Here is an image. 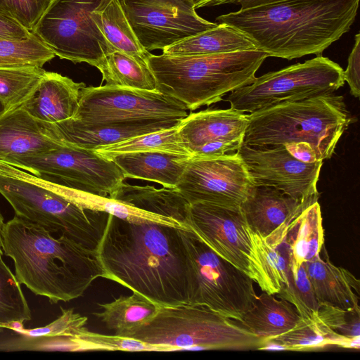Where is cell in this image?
<instances>
[{
	"mask_svg": "<svg viewBox=\"0 0 360 360\" xmlns=\"http://www.w3.org/2000/svg\"><path fill=\"white\" fill-rule=\"evenodd\" d=\"M96 252L101 278L162 307L188 304L186 255L179 228L108 214Z\"/></svg>",
	"mask_w": 360,
	"mask_h": 360,
	"instance_id": "1",
	"label": "cell"
},
{
	"mask_svg": "<svg viewBox=\"0 0 360 360\" xmlns=\"http://www.w3.org/2000/svg\"><path fill=\"white\" fill-rule=\"evenodd\" d=\"M359 0H285L216 18L245 35L268 56L321 55L354 23Z\"/></svg>",
	"mask_w": 360,
	"mask_h": 360,
	"instance_id": "2",
	"label": "cell"
},
{
	"mask_svg": "<svg viewBox=\"0 0 360 360\" xmlns=\"http://www.w3.org/2000/svg\"><path fill=\"white\" fill-rule=\"evenodd\" d=\"M1 248L14 264L15 276L51 304L82 296L102 276L96 252L16 215L1 230Z\"/></svg>",
	"mask_w": 360,
	"mask_h": 360,
	"instance_id": "3",
	"label": "cell"
},
{
	"mask_svg": "<svg viewBox=\"0 0 360 360\" xmlns=\"http://www.w3.org/2000/svg\"><path fill=\"white\" fill-rule=\"evenodd\" d=\"M268 55L252 49L199 56L150 54L156 89L194 110L252 84Z\"/></svg>",
	"mask_w": 360,
	"mask_h": 360,
	"instance_id": "4",
	"label": "cell"
},
{
	"mask_svg": "<svg viewBox=\"0 0 360 360\" xmlns=\"http://www.w3.org/2000/svg\"><path fill=\"white\" fill-rule=\"evenodd\" d=\"M351 122L343 96L335 93L284 101L250 113L243 143L265 146L305 142L323 160L333 156Z\"/></svg>",
	"mask_w": 360,
	"mask_h": 360,
	"instance_id": "5",
	"label": "cell"
},
{
	"mask_svg": "<svg viewBox=\"0 0 360 360\" xmlns=\"http://www.w3.org/2000/svg\"><path fill=\"white\" fill-rule=\"evenodd\" d=\"M0 194L16 216L96 250L108 214L75 204L63 186L0 162Z\"/></svg>",
	"mask_w": 360,
	"mask_h": 360,
	"instance_id": "6",
	"label": "cell"
},
{
	"mask_svg": "<svg viewBox=\"0 0 360 360\" xmlns=\"http://www.w3.org/2000/svg\"><path fill=\"white\" fill-rule=\"evenodd\" d=\"M125 338L180 350H261L264 340L238 321L205 305L184 304L161 307L149 321Z\"/></svg>",
	"mask_w": 360,
	"mask_h": 360,
	"instance_id": "7",
	"label": "cell"
},
{
	"mask_svg": "<svg viewBox=\"0 0 360 360\" xmlns=\"http://www.w3.org/2000/svg\"><path fill=\"white\" fill-rule=\"evenodd\" d=\"M186 255L188 304L240 321L257 297L253 281L191 229H179Z\"/></svg>",
	"mask_w": 360,
	"mask_h": 360,
	"instance_id": "8",
	"label": "cell"
},
{
	"mask_svg": "<svg viewBox=\"0 0 360 360\" xmlns=\"http://www.w3.org/2000/svg\"><path fill=\"white\" fill-rule=\"evenodd\" d=\"M343 69L322 55L304 63L269 72L244 87L231 92V108L253 112L284 101L333 94L345 84Z\"/></svg>",
	"mask_w": 360,
	"mask_h": 360,
	"instance_id": "9",
	"label": "cell"
},
{
	"mask_svg": "<svg viewBox=\"0 0 360 360\" xmlns=\"http://www.w3.org/2000/svg\"><path fill=\"white\" fill-rule=\"evenodd\" d=\"M187 225L217 255L248 275L263 292L271 294L257 234L250 228L240 207L190 204Z\"/></svg>",
	"mask_w": 360,
	"mask_h": 360,
	"instance_id": "10",
	"label": "cell"
},
{
	"mask_svg": "<svg viewBox=\"0 0 360 360\" xmlns=\"http://www.w3.org/2000/svg\"><path fill=\"white\" fill-rule=\"evenodd\" d=\"M3 162L52 184L101 196H109L125 179L112 160L94 150L65 145L37 155L8 158Z\"/></svg>",
	"mask_w": 360,
	"mask_h": 360,
	"instance_id": "11",
	"label": "cell"
},
{
	"mask_svg": "<svg viewBox=\"0 0 360 360\" xmlns=\"http://www.w3.org/2000/svg\"><path fill=\"white\" fill-rule=\"evenodd\" d=\"M101 0H52L33 33L60 59L96 67L115 51L91 13Z\"/></svg>",
	"mask_w": 360,
	"mask_h": 360,
	"instance_id": "12",
	"label": "cell"
},
{
	"mask_svg": "<svg viewBox=\"0 0 360 360\" xmlns=\"http://www.w3.org/2000/svg\"><path fill=\"white\" fill-rule=\"evenodd\" d=\"M181 103L160 92L118 86H85L72 117L87 122L141 120H182Z\"/></svg>",
	"mask_w": 360,
	"mask_h": 360,
	"instance_id": "13",
	"label": "cell"
},
{
	"mask_svg": "<svg viewBox=\"0 0 360 360\" xmlns=\"http://www.w3.org/2000/svg\"><path fill=\"white\" fill-rule=\"evenodd\" d=\"M142 46L162 51L217 25L200 17L193 0H120Z\"/></svg>",
	"mask_w": 360,
	"mask_h": 360,
	"instance_id": "14",
	"label": "cell"
},
{
	"mask_svg": "<svg viewBox=\"0 0 360 360\" xmlns=\"http://www.w3.org/2000/svg\"><path fill=\"white\" fill-rule=\"evenodd\" d=\"M254 184L237 152L215 158L191 157L176 188L189 204L240 208Z\"/></svg>",
	"mask_w": 360,
	"mask_h": 360,
	"instance_id": "15",
	"label": "cell"
},
{
	"mask_svg": "<svg viewBox=\"0 0 360 360\" xmlns=\"http://www.w3.org/2000/svg\"><path fill=\"white\" fill-rule=\"evenodd\" d=\"M236 152L254 185L274 187L308 204L319 198L316 184L323 161L302 162L283 145L252 146L243 143Z\"/></svg>",
	"mask_w": 360,
	"mask_h": 360,
	"instance_id": "16",
	"label": "cell"
},
{
	"mask_svg": "<svg viewBox=\"0 0 360 360\" xmlns=\"http://www.w3.org/2000/svg\"><path fill=\"white\" fill-rule=\"evenodd\" d=\"M181 121L141 120L87 122L70 118L56 123L39 122L45 134L58 143L94 150L137 136L174 128L179 126Z\"/></svg>",
	"mask_w": 360,
	"mask_h": 360,
	"instance_id": "17",
	"label": "cell"
},
{
	"mask_svg": "<svg viewBox=\"0 0 360 360\" xmlns=\"http://www.w3.org/2000/svg\"><path fill=\"white\" fill-rule=\"evenodd\" d=\"M248 124V115L233 110H205L191 113L178 126V133L192 155L198 147L221 141L240 146Z\"/></svg>",
	"mask_w": 360,
	"mask_h": 360,
	"instance_id": "18",
	"label": "cell"
},
{
	"mask_svg": "<svg viewBox=\"0 0 360 360\" xmlns=\"http://www.w3.org/2000/svg\"><path fill=\"white\" fill-rule=\"evenodd\" d=\"M310 205L274 187L255 185L240 209L252 231L267 238L280 228L288 229L291 221Z\"/></svg>",
	"mask_w": 360,
	"mask_h": 360,
	"instance_id": "19",
	"label": "cell"
},
{
	"mask_svg": "<svg viewBox=\"0 0 360 360\" xmlns=\"http://www.w3.org/2000/svg\"><path fill=\"white\" fill-rule=\"evenodd\" d=\"M85 86L83 82L46 71L32 95L20 108L39 121L61 122L74 116Z\"/></svg>",
	"mask_w": 360,
	"mask_h": 360,
	"instance_id": "20",
	"label": "cell"
},
{
	"mask_svg": "<svg viewBox=\"0 0 360 360\" xmlns=\"http://www.w3.org/2000/svg\"><path fill=\"white\" fill-rule=\"evenodd\" d=\"M64 144L46 136L39 122L21 108L0 112V161L46 153Z\"/></svg>",
	"mask_w": 360,
	"mask_h": 360,
	"instance_id": "21",
	"label": "cell"
},
{
	"mask_svg": "<svg viewBox=\"0 0 360 360\" xmlns=\"http://www.w3.org/2000/svg\"><path fill=\"white\" fill-rule=\"evenodd\" d=\"M320 254L304 264L320 306L328 305L344 310L360 311L359 305V281L349 271L333 264L325 247Z\"/></svg>",
	"mask_w": 360,
	"mask_h": 360,
	"instance_id": "22",
	"label": "cell"
},
{
	"mask_svg": "<svg viewBox=\"0 0 360 360\" xmlns=\"http://www.w3.org/2000/svg\"><path fill=\"white\" fill-rule=\"evenodd\" d=\"M191 157L164 151H142L117 155L110 160L120 167L125 178L175 188Z\"/></svg>",
	"mask_w": 360,
	"mask_h": 360,
	"instance_id": "23",
	"label": "cell"
},
{
	"mask_svg": "<svg viewBox=\"0 0 360 360\" xmlns=\"http://www.w3.org/2000/svg\"><path fill=\"white\" fill-rule=\"evenodd\" d=\"M109 197L141 210L171 218L188 229L190 204L176 188H156L122 182Z\"/></svg>",
	"mask_w": 360,
	"mask_h": 360,
	"instance_id": "24",
	"label": "cell"
},
{
	"mask_svg": "<svg viewBox=\"0 0 360 360\" xmlns=\"http://www.w3.org/2000/svg\"><path fill=\"white\" fill-rule=\"evenodd\" d=\"M300 320L297 310L291 303L264 292L256 297L252 307L243 315L239 323L265 340L290 330Z\"/></svg>",
	"mask_w": 360,
	"mask_h": 360,
	"instance_id": "25",
	"label": "cell"
},
{
	"mask_svg": "<svg viewBox=\"0 0 360 360\" xmlns=\"http://www.w3.org/2000/svg\"><path fill=\"white\" fill-rule=\"evenodd\" d=\"M360 338L347 339L330 331L317 318L301 320L290 330L264 340L262 349L314 351L328 346L359 349Z\"/></svg>",
	"mask_w": 360,
	"mask_h": 360,
	"instance_id": "26",
	"label": "cell"
},
{
	"mask_svg": "<svg viewBox=\"0 0 360 360\" xmlns=\"http://www.w3.org/2000/svg\"><path fill=\"white\" fill-rule=\"evenodd\" d=\"M257 49L242 33L226 24L209 29L165 48L169 56H199Z\"/></svg>",
	"mask_w": 360,
	"mask_h": 360,
	"instance_id": "27",
	"label": "cell"
},
{
	"mask_svg": "<svg viewBox=\"0 0 360 360\" xmlns=\"http://www.w3.org/2000/svg\"><path fill=\"white\" fill-rule=\"evenodd\" d=\"M91 17L107 41L116 50L146 62L150 53L136 37L120 0H101Z\"/></svg>",
	"mask_w": 360,
	"mask_h": 360,
	"instance_id": "28",
	"label": "cell"
},
{
	"mask_svg": "<svg viewBox=\"0 0 360 360\" xmlns=\"http://www.w3.org/2000/svg\"><path fill=\"white\" fill-rule=\"evenodd\" d=\"M132 292L129 296L121 295L110 302L98 304L103 311L94 313L116 335L125 337L151 320L162 307L143 295Z\"/></svg>",
	"mask_w": 360,
	"mask_h": 360,
	"instance_id": "29",
	"label": "cell"
},
{
	"mask_svg": "<svg viewBox=\"0 0 360 360\" xmlns=\"http://www.w3.org/2000/svg\"><path fill=\"white\" fill-rule=\"evenodd\" d=\"M285 241L292 259L301 264L320 254L323 245V229L318 201L305 207L290 223Z\"/></svg>",
	"mask_w": 360,
	"mask_h": 360,
	"instance_id": "30",
	"label": "cell"
},
{
	"mask_svg": "<svg viewBox=\"0 0 360 360\" xmlns=\"http://www.w3.org/2000/svg\"><path fill=\"white\" fill-rule=\"evenodd\" d=\"M105 85L156 90L155 79L146 62L120 51L108 53L96 67Z\"/></svg>",
	"mask_w": 360,
	"mask_h": 360,
	"instance_id": "31",
	"label": "cell"
},
{
	"mask_svg": "<svg viewBox=\"0 0 360 360\" xmlns=\"http://www.w3.org/2000/svg\"><path fill=\"white\" fill-rule=\"evenodd\" d=\"M45 72L37 65H0V103L4 110L19 108L26 101Z\"/></svg>",
	"mask_w": 360,
	"mask_h": 360,
	"instance_id": "32",
	"label": "cell"
},
{
	"mask_svg": "<svg viewBox=\"0 0 360 360\" xmlns=\"http://www.w3.org/2000/svg\"><path fill=\"white\" fill-rule=\"evenodd\" d=\"M94 151L108 160L117 155L142 151H164L191 156L181 140L178 126L101 146Z\"/></svg>",
	"mask_w": 360,
	"mask_h": 360,
	"instance_id": "33",
	"label": "cell"
},
{
	"mask_svg": "<svg viewBox=\"0 0 360 360\" xmlns=\"http://www.w3.org/2000/svg\"><path fill=\"white\" fill-rule=\"evenodd\" d=\"M21 284L0 256V332L6 323L32 319Z\"/></svg>",
	"mask_w": 360,
	"mask_h": 360,
	"instance_id": "34",
	"label": "cell"
},
{
	"mask_svg": "<svg viewBox=\"0 0 360 360\" xmlns=\"http://www.w3.org/2000/svg\"><path fill=\"white\" fill-rule=\"evenodd\" d=\"M276 295L291 303L302 319L316 318L320 305L304 265L295 263L291 256L288 285Z\"/></svg>",
	"mask_w": 360,
	"mask_h": 360,
	"instance_id": "35",
	"label": "cell"
},
{
	"mask_svg": "<svg viewBox=\"0 0 360 360\" xmlns=\"http://www.w3.org/2000/svg\"><path fill=\"white\" fill-rule=\"evenodd\" d=\"M257 243L271 294H276L288 285L290 269L289 246L285 238L280 242L270 243L259 235Z\"/></svg>",
	"mask_w": 360,
	"mask_h": 360,
	"instance_id": "36",
	"label": "cell"
},
{
	"mask_svg": "<svg viewBox=\"0 0 360 360\" xmlns=\"http://www.w3.org/2000/svg\"><path fill=\"white\" fill-rule=\"evenodd\" d=\"M75 339L78 346V352H173L169 347L150 345L116 335L100 334L89 331L86 327L75 335Z\"/></svg>",
	"mask_w": 360,
	"mask_h": 360,
	"instance_id": "37",
	"label": "cell"
},
{
	"mask_svg": "<svg viewBox=\"0 0 360 360\" xmlns=\"http://www.w3.org/2000/svg\"><path fill=\"white\" fill-rule=\"evenodd\" d=\"M55 54L35 34L21 41L0 38V57L18 65H37L41 67L51 60Z\"/></svg>",
	"mask_w": 360,
	"mask_h": 360,
	"instance_id": "38",
	"label": "cell"
},
{
	"mask_svg": "<svg viewBox=\"0 0 360 360\" xmlns=\"http://www.w3.org/2000/svg\"><path fill=\"white\" fill-rule=\"evenodd\" d=\"M318 319L335 334L347 339L360 338V311L320 306Z\"/></svg>",
	"mask_w": 360,
	"mask_h": 360,
	"instance_id": "39",
	"label": "cell"
},
{
	"mask_svg": "<svg viewBox=\"0 0 360 360\" xmlns=\"http://www.w3.org/2000/svg\"><path fill=\"white\" fill-rule=\"evenodd\" d=\"M60 308V316L49 324L34 329L23 328L16 333L27 338L76 335L85 327L88 318L75 313L73 309Z\"/></svg>",
	"mask_w": 360,
	"mask_h": 360,
	"instance_id": "40",
	"label": "cell"
},
{
	"mask_svg": "<svg viewBox=\"0 0 360 360\" xmlns=\"http://www.w3.org/2000/svg\"><path fill=\"white\" fill-rule=\"evenodd\" d=\"M52 0H0V13L34 32Z\"/></svg>",
	"mask_w": 360,
	"mask_h": 360,
	"instance_id": "41",
	"label": "cell"
},
{
	"mask_svg": "<svg viewBox=\"0 0 360 360\" xmlns=\"http://www.w3.org/2000/svg\"><path fill=\"white\" fill-rule=\"evenodd\" d=\"M355 41L348 58L347 68L343 71L345 82H347L350 93L356 98L360 94V34L355 35Z\"/></svg>",
	"mask_w": 360,
	"mask_h": 360,
	"instance_id": "42",
	"label": "cell"
},
{
	"mask_svg": "<svg viewBox=\"0 0 360 360\" xmlns=\"http://www.w3.org/2000/svg\"><path fill=\"white\" fill-rule=\"evenodd\" d=\"M34 35L17 21L0 13V38L21 41L31 38Z\"/></svg>",
	"mask_w": 360,
	"mask_h": 360,
	"instance_id": "43",
	"label": "cell"
},
{
	"mask_svg": "<svg viewBox=\"0 0 360 360\" xmlns=\"http://www.w3.org/2000/svg\"><path fill=\"white\" fill-rule=\"evenodd\" d=\"M286 150L296 159L306 162L313 163L321 160L312 147L305 142L290 143L283 145Z\"/></svg>",
	"mask_w": 360,
	"mask_h": 360,
	"instance_id": "44",
	"label": "cell"
},
{
	"mask_svg": "<svg viewBox=\"0 0 360 360\" xmlns=\"http://www.w3.org/2000/svg\"><path fill=\"white\" fill-rule=\"evenodd\" d=\"M285 0H236V4L240 6V9H245L262 5L274 4Z\"/></svg>",
	"mask_w": 360,
	"mask_h": 360,
	"instance_id": "45",
	"label": "cell"
},
{
	"mask_svg": "<svg viewBox=\"0 0 360 360\" xmlns=\"http://www.w3.org/2000/svg\"><path fill=\"white\" fill-rule=\"evenodd\" d=\"M195 4V9L205 7L219 6L225 4H235L236 0H193Z\"/></svg>",
	"mask_w": 360,
	"mask_h": 360,
	"instance_id": "46",
	"label": "cell"
},
{
	"mask_svg": "<svg viewBox=\"0 0 360 360\" xmlns=\"http://www.w3.org/2000/svg\"><path fill=\"white\" fill-rule=\"evenodd\" d=\"M4 224V217L0 212V251L2 252H3V250L1 248V245H2L1 230H2V227H3Z\"/></svg>",
	"mask_w": 360,
	"mask_h": 360,
	"instance_id": "47",
	"label": "cell"
},
{
	"mask_svg": "<svg viewBox=\"0 0 360 360\" xmlns=\"http://www.w3.org/2000/svg\"><path fill=\"white\" fill-rule=\"evenodd\" d=\"M18 65V64H15L13 62L11 61L8 59L0 57V65Z\"/></svg>",
	"mask_w": 360,
	"mask_h": 360,
	"instance_id": "48",
	"label": "cell"
},
{
	"mask_svg": "<svg viewBox=\"0 0 360 360\" xmlns=\"http://www.w3.org/2000/svg\"><path fill=\"white\" fill-rule=\"evenodd\" d=\"M3 110H4V107H3V106H2V105L0 103V112H1Z\"/></svg>",
	"mask_w": 360,
	"mask_h": 360,
	"instance_id": "49",
	"label": "cell"
},
{
	"mask_svg": "<svg viewBox=\"0 0 360 360\" xmlns=\"http://www.w3.org/2000/svg\"><path fill=\"white\" fill-rule=\"evenodd\" d=\"M3 252L0 251V256H2Z\"/></svg>",
	"mask_w": 360,
	"mask_h": 360,
	"instance_id": "50",
	"label": "cell"
}]
</instances>
